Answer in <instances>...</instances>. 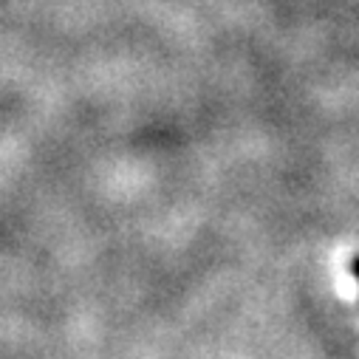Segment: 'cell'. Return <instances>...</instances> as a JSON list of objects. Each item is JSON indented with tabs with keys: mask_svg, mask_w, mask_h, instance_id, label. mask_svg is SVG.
I'll list each match as a JSON object with an SVG mask.
<instances>
[{
	"mask_svg": "<svg viewBox=\"0 0 359 359\" xmlns=\"http://www.w3.org/2000/svg\"><path fill=\"white\" fill-rule=\"evenodd\" d=\"M351 272H353V278L359 280V252H356V255L351 257Z\"/></svg>",
	"mask_w": 359,
	"mask_h": 359,
	"instance_id": "cell-1",
	"label": "cell"
}]
</instances>
